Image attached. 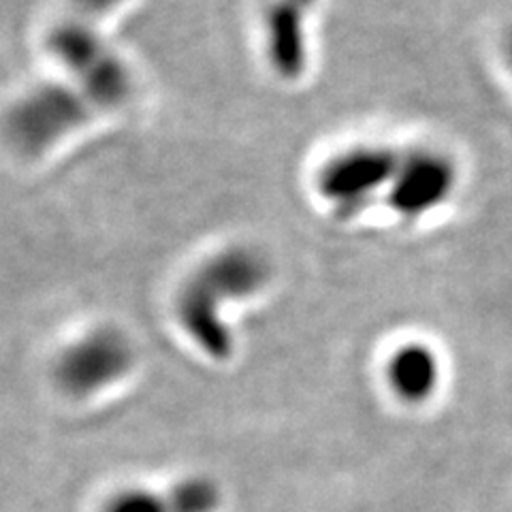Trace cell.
I'll return each mask as SVG.
<instances>
[{
  "label": "cell",
  "instance_id": "8",
  "mask_svg": "<svg viewBox=\"0 0 512 512\" xmlns=\"http://www.w3.org/2000/svg\"><path fill=\"white\" fill-rule=\"evenodd\" d=\"M387 378L391 389L410 404L425 402L436 391L440 380V363L434 350L423 344L399 348L389 361Z\"/></svg>",
  "mask_w": 512,
  "mask_h": 512
},
{
  "label": "cell",
  "instance_id": "3",
  "mask_svg": "<svg viewBox=\"0 0 512 512\" xmlns=\"http://www.w3.org/2000/svg\"><path fill=\"white\" fill-rule=\"evenodd\" d=\"M56 58L67 67L92 99L118 103L128 92V75L122 62L84 24H64L52 37Z\"/></svg>",
  "mask_w": 512,
  "mask_h": 512
},
{
  "label": "cell",
  "instance_id": "2",
  "mask_svg": "<svg viewBox=\"0 0 512 512\" xmlns=\"http://www.w3.org/2000/svg\"><path fill=\"white\" fill-rule=\"evenodd\" d=\"M399 160L397 152L380 146L346 150L320 169L316 188L338 210L357 212L380 188L391 186Z\"/></svg>",
  "mask_w": 512,
  "mask_h": 512
},
{
  "label": "cell",
  "instance_id": "6",
  "mask_svg": "<svg viewBox=\"0 0 512 512\" xmlns=\"http://www.w3.org/2000/svg\"><path fill=\"white\" fill-rule=\"evenodd\" d=\"M86 105L62 86H47L30 92L13 114V135L28 150L47 148L52 141L84 120Z\"/></svg>",
  "mask_w": 512,
  "mask_h": 512
},
{
  "label": "cell",
  "instance_id": "7",
  "mask_svg": "<svg viewBox=\"0 0 512 512\" xmlns=\"http://www.w3.org/2000/svg\"><path fill=\"white\" fill-rule=\"evenodd\" d=\"M218 502V487L210 480H186L167 493H124L107 512H214Z\"/></svg>",
  "mask_w": 512,
  "mask_h": 512
},
{
  "label": "cell",
  "instance_id": "9",
  "mask_svg": "<svg viewBox=\"0 0 512 512\" xmlns=\"http://www.w3.org/2000/svg\"><path fill=\"white\" fill-rule=\"evenodd\" d=\"M75 7L86 13L88 18H92V15H99V13H107L114 7H118L122 0H73Z\"/></svg>",
  "mask_w": 512,
  "mask_h": 512
},
{
  "label": "cell",
  "instance_id": "10",
  "mask_svg": "<svg viewBox=\"0 0 512 512\" xmlns=\"http://www.w3.org/2000/svg\"><path fill=\"white\" fill-rule=\"evenodd\" d=\"M506 58H508L510 69H512V35H510V37H508V41H506Z\"/></svg>",
  "mask_w": 512,
  "mask_h": 512
},
{
  "label": "cell",
  "instance_id": "1",
  "mask_svg": "<svg viewBox=\"0 0 512 512\" xmlns=\"http://www.w3.org/2000/svg\"><path fill=\"white\" fill-rule=\"evenodd\" d=\"M267 282V265L248 248L224 250L207 261L182 288L178 310L182 325L214 359H227L231 335L220 320V303L246 299Z\"/></svg>",
  "mask_w": 512,
  "mask_h": 512
},
{
  "label": "cell",
  "instance_id": "4",
  "mask_svg": "<svg viewBox=\"0 0 512 512\" xmlns=\"http://www.w3.org/2000/svg\"><path fill=\"white\" fill-rule=\"evenodd\" d=\"M457 184L453 160L431 150H414L399 160L389 201L399 214L416 218L442 205Z\"/></svg>",
  "mask_w": 512,
  "mask_h": 512
},
{
  "label": "cell",
  "instance_id": "5",
  "mask_svg": "<svg viewBox=\"0 0 512 512\" xmlns=\"http://www.w3.org/2000/svg\"><path fill=\"white\" fill-rule=\"evenodd\" d=\"M131 346L116 331H94L64 352L58 376L71 393H92L107 387L131 367Z\"/></svg>",
  "mask_w": 512,
  "mask_h": 512
}]
</instances>
